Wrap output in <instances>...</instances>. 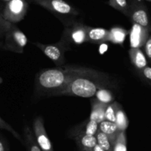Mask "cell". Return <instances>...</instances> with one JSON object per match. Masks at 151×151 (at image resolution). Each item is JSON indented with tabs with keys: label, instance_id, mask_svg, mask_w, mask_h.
Returning a JSON list of instances; mask_svg holds the SVG:
<instances>
[{
	"label": "cell",
	"instance_id": "cell-8",
	"mask_svg": "<svg viewBox=\"0 0 151 151\" xmlns=\"http://www.w3.org/2000/svg\"><path fill=\"white\" fill-rule=\"evenodd\" d=\"M128 17L133 24H137L150 30V19L147 7L142 1L135 0L129 4Z\"/></svg>",
	"mask_w": 151,
	"mask_h": 151
},
{
	"label": "cell",
	"instance_id": "cell-9",
	"mask_svg": "<svg viewBox=\"0 0 151 151\" xmlns=\"http://www.w3.org/2000/svg\"><path fill=\"white\" fill-rule=\"evenodd\" d=\"M32 130L35 139L42 151H54L52 144L48 137L44 124V120L41 116H38L34 119Z\"/></svg>",
	"mask_w": 151,
	"mask_h": 151
},
{
	"label": "cell",
	"instance_id": "cell-27",
	"mask_svg": "<svg viewBox=\"0 0 151 151\" xmlns=\"http://www.w3.org/2000/svg\"><path fill=\"white\" fill-rule=\"evenodd\" d=\"M138 71L139 74L140 75V76L142 78H144L145 81H147V82L151 84V68L150 67H145L143 69L140 70Z\"/></svg>",
	"mask_w": 151,
	"mask_h": 151
},
{
	"label": "cell",
	"instance_id": "cell-14",
	"mask_svg": "<svg viewBox=\"0 0 151 151\" xmlns=\"http://www.w3.org/2000/svg\"><path fill=\"white\" fill-rule=\"evenodd\" d=\"M128 54H129L130 60H131V64L134 66V68L137 70H140L143 69L145 67L147 66V62L144 53L141 48H132L128 51Z\"/></svg>",
	"mask_w": 151,
	"mask_h": 151
},
{
	"label": "cell",
	"instance_id": "cell-7",
	"mask_svg": "<svg viewBox=\"0 0 151 151\" xmlns=\"http://www.w3.org/2000/svg\"><path fill=\"white\" fill-rule=\"evenodd\" d=\"M44 55L51 59L58 67L62 66L65 63V53L69 49L65 46L61 41L55 44H42L40 42L34 43Z\"/></svg>",
	"mask_w": 151,
	"mask_h": 151
},
{
	"label": "cell",
	"instance_id": "cell-4",
	"mask_svg": "<svg viewBox=\"0 0 151 151\" xmlns=\"http://www.w3.org/2000/svg\"><path fill=\"white\" fill-rule=\"evenodd\" d=\"M36 4L52 13L60 20L65 19L63 23L72 20L74 17L79 14L78 10L64 0H44Z\"/></svg>",
	"mask_w": 151,
	"mask_h": 151
},
{
	"label": "cell",
	"instance_id": "cell-23",
	"mask_svg": "<svg viewBox=\"0 0 151 151\" xmlns=\"http://www.w3.org/2000/svg\"><path fill=\"white\" fill-rule=\"evenodd\" d=\"M113 151H127V137L125 131H121L114 143Z\"/></svg>",
	"mask_w": 151,
	"mask_h": 151
},
{
	"label": "cell",
	"instance_id": "cell-11",
	"mask_svg": "<svg viewBox=\"0 0 151 151\" xmlns=\"http://www.w3.org/2000/svg\"><path fill=\"white\" fill-rule=\"evenodd\" d=\"M70 134L81 151L93 150L94 147L97 144L96 136H91L74 131L71 132Z\"/></svg>",
	"mask_w": 151,
	"mask_h": 151
},
{
	"label": "cell",
	"instance_id": "cell-6",
	"mask_svg": "<svg viewBox=\"0 0 151 151\" xmlns=\"http://www.w3.org/2000/svg\"><path fill=\"white\" fill-rule=\"evenodd\" d=\"M28 10L26 0H10L6 3L2 12L4 19L13 24L23 20Z\"/></svg>",
	"mask_w": 151,
	"mask_h": 151
},
{
	"label": "cell",
	"instance_id": "cell-19",
	"mask_svg": "<svg viewBox=\"0 0 151 151\" xmlns=\"http://www.w3.org/2000/svg\"><path fill=\"white\" fill-rule=\"evenodd\" d=\"M95 96L96 99L103 103L109 105L114 102V95L110 90L107 88H101L98 90L96 92Z\"/></svg>",
	"mask_w": 151,
	"mask_h": 151
},
{
	"label": "cell",
	"instance_id": "cell-32",
	"mask_svg": "<svg viewBox=\"0 0 151 151\" xmlns=\"http://www.w3.org/2000/svg\"><path fill=\"white\" fill-rule=\"evenodd\" d=\"M2 1H4V2H6V3H7V2H8L9 1H10V0H2Z\"/></svg>",
	"mask_w": 151,
	"mask_h": 151
},
{
	"label": "cell",
	"instance_id": "cell-12",
	"mask_svg": "<svg viewBox=\"0 0 151 151\" xmlns=\"http://www.w3.org/2000/svg\"><path fill=\"white\" fill-rule=\"evenodd\" d=\"M87 42L92 44H102L109 41V30L103 28L86 27Z\"/></svg>",
	"mask_w": 151,
	"mask_h": 151
},
{
	"label": "cell",
	"instance_id": "cell-2",
	"mask_svg": "<svg viewBox=\"0 0 151 151\" xmlns=\"http://www.w3.org/2000/svg\"><path fill=\"white\" fill-rule=\"evenodd\" d=\"M113 84L107 73L86 68L85 70L74 77L57 96H72L90 98L101 88H107Z\"/></svg>",
	"mask_w": 151,
	"mask_h": 151
},
{
	"label": "cell",
	"instance_id": "cell-13",
	"mask_svg": "<svg viewBox=\"0 0 151 151\" xmlns=\"http://www.w3.org/2000/svg\"><path fill=\"white\" fill-rule=\"evenodd\" d=\"M91 113L89 119L96 121L98 124L106 120V111L107 109L108 104L103 103L98 99H92L91 100Z\"/></svg>",
	"mask_w": 151,
	"mask_h": 151
},
{
	"label": "cell",
	"instance_id": "cell-1",
	"mask_svg": "<svg viewBox=\"0 0 151 151\" xmlns=\"http://www.w3.org/2000/svg\"><path fill=\"white\" fill-rule=\"evenodd\" d=\"M86 68L62 65L40 70L35 79V93L38 96H57L69 81Z\"/></svg>",
	"mask_w": 151,
	"mask_h": 151
},
{
	"label": "cell",
	"instance_id": "cell-28",
	"mask_svg": "<svg viewBox=\"0 0 151 151\" xmlns=\"http://www.w3.org/2000/svg\"><path fill=\"white\" fill-rule=\"evenodd\" d=\"M145 52L147 57L151 62V36H149L148 38L146 41L145 44L144 45Z\"/></svg>",
	"mask_w": 151,
	"mask_h": 151
},
{
	"label": "cell",
	"instance_id": "cell-31",
	"mask_svg": "<svg viewBox=\"0 0 151 151\" xmlns=\"http://www.w3.org/2000/svg\"><path fill=\"white\" fill-rule=\"evenodd\" d=\"M32 1H33L34 3H35V4H36V3H38V1H44V0H32Z\"/></svg>",
	"mask_w": 151,
	"mask_h": 151
},
{
	"label": "cell",
	"instance_id": "cell-22",
	"mask_svg": "<svg viewBox=\"0 0 151 151\" xmlns=\"http://www.w3.org/2000/svg\"><path fill=\"white\" fill-rule=\"evenodd\" d=\"M109 4L115 10L128 16L129 4L127 0H109Z\"/></svg>",
	"mask_w": 151,
	"mask_h": 151
},
{
	"label": "cell",
	"instance_id": "cell-21",
	"mask_svg": "<svg viewBox=\"0 0 151 151\" xmlns=\"http://www.w3.org/2000/svg\"><path fill=\"white\" fill-rule=\"evenodd\" d=\"M115 124H116L118 129H119L120 131H125L126 129L128 128V125H129L128 118V117H127L126 114H125V111L122 109V107H121L117 111Z\"/></svg>",
	"mask_w": 151,
	"mask_h": 151
},
{
	"label": "cell",
	"instance_id": "cell-33",
	"mask_svg": "<svg viewBox=\"0 0 151 151\" xmlns=\"http://www.w3.org/2000/svg\"><path fill=\"white\" fill-rule=\"evenodd\" d=\"M89 151H93V150H89Z\"/></svg>",
	"mask_w": 151,
	"mask_h": 151
},
{
	"label": "cell",
	"instance_id": "cell-25",
	"mask_svg": "<svg viewBox=\"0 0 151 151\" xmlns=\"http://www.w3.org/2000/svg\"><path fill=\"white\" fill-rule=\"evenodd\" d=\"M0 129L7 130L9 133H11L16 139H17L18 140L20 141L22 143H24V139H22V136L19 135V133H17V132H16V130L8 124V123H7L4 119H2V118H1V116H0Z\"/></svg>",
	"mask_w": 151,
	"mask_h": 151
},
{
	"label": "cell",
	"instance_id": "cell-16",
	"mask_svg": "<svg viewBox=\"0 0 151 151\" xmlns=\"http://www.w3.org/2000/svg\"><path fill=\"white\" fill-rule=\"evenodd\" d=\"M109 30V41L119 45L123 44L127 36L130 34V30L119 26L113 27Z\"/></svg>",
	"mask_w": 151,
	"mask_h": 151
},
{
	"label": "cell",
	"instance_id": "cell-17",
	"mask_svg": "<svg viewBox=\"0 0 151 151\" xmlns=\"http://www.w3.org/2000/svg\"><path fill=\"white\" fill-rule=\"evenodd\" d=\"M24 144L26 146L27 151H42L38 146L35 139L33 130L26 125L24 128Z\"/></svg>",
	"mask_w": 151,
	"mask_h": 151
},
{
	"label": "cell",
	"instance_id": "cell-3",
	"mask_svg": "<svg viewBox=\"0 0 151 151\" xmlns=\"http://www.w3.org/2000/svg\"><path fill=\"white\" fill-rule=\"evenodd\" d=\"M64 25L65 28L60 41L68 48L70 49V46L80 45L87 42V25L74 19L65 22Z\"/></svg>",
	"mask_w": 151,
	"mask_h": 151
},
{
	"label": "cell",
	"instance_id": "cell-18",
	"mask_svg": "<svg viewBox=\"0 0 151 151\" xmlns=\"http://www.w3.org/2000/svg\"><path fill=\"white\" fill-rule=\"evenodd\" d=\"M98 130V123L91 119H88L86 123H82V124H80L79 126L76 127V129H74L72 131L85 133V134L91 135V136H96Z\"/></svg>",
	"mask_w": 151,
	"mask_h": 151
},
{
	"label": "cell",
	"instance_id": "cell-24",
	"mask_svg": "<svg viewBox=\"0 0 151 151\" xmlns=\"http://www.w3.org/2000/svg\"><path fill=\"white\" fill-rule=\"evenodd\" d=\"M121 105L117 102H114L109 104L106 111V120L114 122L116 121V116L117 111L121 107Z\"/></svg>",
	"mask_w": 151,
	"mask_h": 151
},
{
	"label": "cell",
	"instance_id": "cell-20",
	"mask_svg": "<svg viewBox=\"0 0 151 151\" xmlns=\"http://www.w3.org/2000/svg\"><path fill=\"white\" fill-rule=\"evenodd\" d=\"M96 137H97V144L104 150L105 151H113L114 144L108 136L100 131V130L97 131V134H96Z\"/></svg>",
	"mask_w": 151,
	"mask_h": 151
},
{
	"label": "cell",
	"instance_id": "cell-10",
	"mask_svg": "<svg viewBox=\"0 0 151 151\" xmlns=\"http://www.w3.org/2000/svg\"><path fill=\"white\" fill-rule=\"evenodd\" d=\"M150 30L137 24H133L130 30V43L132 48H141L144 47L146 41L149 37Z\"/></svg>",
	"mask_w": 151,
	"mask_h": 151
},
{
	"label": "cell",
	"instance_id": "cell-30",
	"mask_svg": "<svg viewBox=\"0 0 151 151\" xmlns=\"http://www.w3.org/2000/svg\"><path fill=\"white\" fill-rule=\"evenodd\" d=\"M93 151H105V150L101 147L100 146V145L98 144H97L94 147Z\"/></svg>",
	"mask_w": 151,
	"mask_h": 151
},
{
	"label": "cell",
	"instance_id": "cell-15",
	"mask_svg": "<svg viewBox=\"0 0 151 151\" xmlns=\"http://www.w3.org/2000/svg\"><path fill=\"white\" fill-rule=\"evenodd\" d=\"M99 130L107 135L113 144L119 133L121 132L114 122L108 121V120H105L99 124Z\"/></svg>",
	"mask_w": 151,
	"mask_h": 151
},
{
	"label": "cell",
	"instance_id": "cell-26",
	"mask_svg": "<svg viewBox=\"0 0 151 151\" xmlns=\"http://www.w3.org/2000/svg\"><path fill=\"white\" fill-rule=\"evenodd\" d=\"M13 24L8 22L3 17L2 14H0V39L3 38L5 36L6 33L10 29Z\"/></svg>",
	"mask_w": 151,
	"mask_h": 151
},
{
	"label": "cell",
	"instance_id": "cell-34",
	"mask_svg": "<svg viewBox=\"0 0 151 151\" xmlns=\"http://www.w3.org/2000/svg\"><path fill=\"white\" fill-rule=\"evenodd\" d=\"M149 1H151V0H149Z\"/></svg>",
	"mask_w": 151,
	"mask_h": 151
},
{
	"label": "cell",
	"instance_id": "cell-29",
	"mask_svg": "<svg viewBox=\"0 0 151 151\" xmlns=\"http://www.w3.org/2000/svg\"><path fill=\"white\" fill-rule=\"evenodd\" d=\"M0 151H9V147L7 142H5L2 136L0 135Z\"/></svg>",
	"mask_w": 151,
	"mask_h": 151
},
{
	"label": "cell",
	"instance_id": "cell-5",
	"mask_svg": "<svg viewBox=\"0 0 151 151\" xmlns=\"http://www.w3.org/2000/svg\"><path fill=\"white\" fill-rule=\"evenodd\" d=\"M27 38L25 34L13 24L6 33L2 43L4 50L13 53H22L27 44Z\"/></svg>",
	"mask_w": 151,
	"mask_h": 151
}]
</instances>
